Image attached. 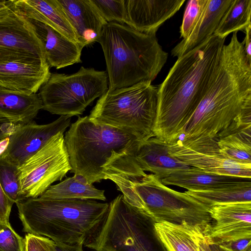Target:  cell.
Instances as JSON below:
<instances>
[{"mask_svg":"<svg viewBox=\"0 0 251 251\" xmlns=\"http://www.w3.org/2000/svg\"><path fill=\"white\" fill-rule=\"evenodd\" d=\"M225 41L213 34L177 58L158 86L155 137L169 143L183 130L211 83Z\"/></svg>","mask_w":251,"mask_h":251,"instance_id":"1","label":"cell"},{"mask_svg":"<svg viewBox=\"0 0 251 251\" xmlns=\"http://www.w3.org/2000/svg\"><path fill=\"white\" fill-rule=\"evenodd\" d=\"M251 102V63L233 32L223 47L211 83L183 131V140L216 139Z\"/></svg>","mask_w":251,"mask_h":251,"instance_id":"2","label":"cell"},{"mask_svg":"<svg viewBox=\"0 0 251 251\" xmlns=\"http://www.w3.org/2000/svg\"><path fill=\"white\" fill-rule=\"evenodd\" d=\"M104 179L114 182L126 202L156 222L196 226L208 235L212 224L209 208L185 192L175 191L152 174L121 165L105 169Z\"/></svg>","mask_w":251,"mask_h":251,"instance_id":"3","label":"cell"},{"mask_svg":"<svg viewBox=\"0 0 251 251\" xmlns=\"http://www.w3.org/2000/svg\"><path fill=\"white\" fill-rule=\"evenodd\" d=\"M23 230L55 243L85 245L105 219L110 203L93 200L29 198L16 203Z\"/></svg>","mask_w":251,"mask_h":251,"instance_id":"4","label":"cell"},{"mask_svg":"<svg viewBox=\"0 0 251 251\" xmlns=\"http://www.w3.org/2000/svg\"><path fill=\"white\" fill-rule=\"evenodd\" d=\"M98 42L104 53L110 90L151 82L168 56L156 35L141 33L124 24H106Z\"/></svg>","mask_w":251,"mask_h":251,"instance_id":"5","label":"cell"},{"mask_svg":"<svg viewBox=\"0 0 251 251\" xmlns=\"http://www.w3.org/2000/svg\"><path fill=\"white\" fill-rule=\"evenodd\" d=\"M70 172L93 184L104 180L105 166L115 154H121L143 142L133 134L98 124L86 116L78 117L64 135Z\"/></svg>","mask_w":251,"mask_h":251,"instance_id":"6","label":"cell"},{"mask_svg":"<svg viewBox=\"0 0 251 251\" xmlns=\"http://www.w3.org/2000/svg\"><path fill=\"white\" fill-rule=\"evenodd\" d=\"M144 81L116 90H108L97 100L89 118L98 124L131 133L142 141L154 137L158 87Z\"/></svg>","mask_w":251,"mask_h":251,"instance_id":"7","label":"cell"},{"mask_svg":"<svg viewBox=\"0 0 251 251\" xmlns=\"http://www.w3.org/2000/svg\"><path fill=\"white\" fill-rule=\"evenodd\" d=\"M103 223L84 246L95 251H168L156 222L119 195L110 202Z\"/></svg>","mask_w":251,"mask_h":251,"instance_id":"8","label":"cell"},{"mask_svg":"<svg viewBox=\"0 0 251 251\" xmlns=\"http://www.w3.org/2000/svg\"><path fill=\"white\" fill-rule=\"evenodd\" d=\"M108 89L106 72L82 66L72 75L51 73L38 95L43 109L52 114L72 117L82 114L88 105Z\"/></svg>","mask_w":251,"mask_h":251,"instance_id":"9","label":"cell"},{"mask_svg":"<svg viewBox=\"0 0 251 251\" xmlns=\"http://www.w3.org/2000/svg\"><path fill=\"white\" fill-rule=\"evenodd\" d=\"M71 169L64 132H60L19 167L23 200L40 197Z\"/></svg>","mask_w":251,"mask_h":251,"instance_id":"10","label":"cell"},{"mask_svg":"<svg viewBox=\"0 0 251 251\" xmlns=\"http://www.w3.org/2000/svg\"><path fill=\"white\" fill-rule=\"evenodd\" d=\"M13 61L47 63L40 41L14 3L0 13V63Z\"/></svg>","mask_w":251,"mask_h":251,"instance_id":"11","label":"cell"},{"mask_svg":"<svg viewBox=\"0 0 251 251\" xmlns=\"http://www.w3.org/2000/svg\"><path fill=\"white\" fill-rule=\"evenodd\" d=\"M168 144L169 153L190 167L210 173L251 178V165L225 158L220 152L216 139H175Z\"/></svg>","mask_w":251,"mask_h":251,"instance_id":"12","label":"cell"},{"mask_svg":"<svg viewBox=\"0 0 251 251\" xmlns=\"http://www.w3.org/2000/svg\"><path fill=\"white\" fill-rule=\"evenodd\" d=\"M71 117L60 116L54 121L38 125L33 121L18 125L9 136V142L3 157L20 167L39 151L53 136L64 132L70 126Z\"/></svg>","mask_w":251,"mask_h":251,"instance_id":"13","label":"cell"},{"mask_svg":"<svg viewBox=\"0 0 251 251\" xmlns=\"http://www.w3.org/2000/svg\"><path fill=\"white\" fill-rule=\"evenodd\" d=\"M209 213L212 224L208 235L213 243L251 237V202L214 205Z\"/></svg>","mask_w":251,"mask_h":251,"instance_id":"14","label":"cell"},{"mask_svg":"<svg viewBox=\"0 0 251 251\" xmlns=\"http://www.w3.org/2000/svg\"><path fill=\"white\" fill-rule=\"evenodd\" d=\"M185 0H125V23L142 33L156 35L160 26L177 12Z\"/></svg>","mask_w":251,"mask_h":251,"instance_id":"15","label":"cell"},{"mask_svg":"<svg viewBox=\"0 0 251 251\" xmlns=\"http://www.w3.org/2000/svg\"><path fill=\"white\" fill-rule=\"evenodd\" d=\"M142 171L150 172L159 179L189 168L190 166L172 156L168 144L154 136L123 153Z\"/></svg>","mask_w":251,"mask_h":251,"instance_id":"16","label":"cell"},{"mask_svg":"<svg viewBox=\"0 0 251 251\" xmlns=\"http://www.w3.org/2000/svg\"><path fill=\"white\" fill-rule=\"evenodd\" d=\"M22 16L40 41L50 67L59 69L81 62L82 49L77 43L45 23Z\"/></svg>","mask_w":251,"mask_h":251,"instance_id":"17","label":"cell"},{"mask_svg":"<svg viewBox=\"0 0 251 251\" xmlns=\"http://www.w3.org/2000/svg\"><path fill=\"white\" fill-rule=\"evenodd\" d=\"M74 29L77 44L82 49L98 42L107 24L90 0H57Z\"/></svg>","mask_w":251,"mask_h":251,"instance_id":"18","label":"cell"},{"mask_svg":"<svg viewBox=\"0 0 251 251\" xmlns=\"http://www.w3.org/2000/svg\"><path fill=\"white\" fill-rule=\"evenodd\" d=\"M50 74L48 63H0V88L35 94L48 80Z\"/></svg>","mask_w":251,"mask_h":251,"instance_id":"19","label":"cell"},{"mask_svg":"<svg viewBox=\"0 0 251 251\" xmlns=\"http://www.w3.org/2000/svg\"><path fill=\"white\" fill-rule=\"evenodd\" d=\"M221 154L233 162L251 165V117L241 113L216 138Z\"/></svg>","mask_w":251,"mask_h":251,"instance_id":"20","label":"cell"},{"mask_svg":"<svg viewBox=\"0 0 251 251\" xmlns=\"http://www.w3.org/2000/svg\"><path fill=\"white\" fill-rule=\"evenodd\" d=\"M154 227L168 251H212L209 235L196 226L161 222Z\"/></svg>","mask_w":251,"mask_h":251,"instance_id":"21","label":"cell"},{"mask_svg":"<svg viewBox=\"0 0 251 251\" xmlns=\"http://www.w3.org/2000/svg\"><path fill=\"white\" fill-rule=\"evenodd\" d=\"M19 14L45 23L77 43L76 34L57 0H14Z\"/></svg>","mask_w":251,"mask_h":251,"instance_id":"22","label":"cell"},{"mask_svg":"<svg viewBox=\"0 0 251 251\" xmlns=\"http://www.w3.org/2000/svg\"><path fill=\"white\" fill-rule=\"evenodd\" d=\"M233 0H208L202 15L190 35L172 49L171 55L178 58L210 38Z\"/></svg>","mask_w":251,"mask_h":251,"instance_id":"23","label":"cell"},{"mask_svg":"<svg viewBox=\"0 0 251 251\" xmlns=\"http://www.w3.org/2000/svg\"><path fill=\"white\" fill-rule=\"evenodd\" d=\"M41 109L43 105L38 94L0 88V116L15 124L33 122Z\"/></svg>","mask_w":251,"mask_h":251,"instance_id":"24","label":"cell"},{"mask_svg":"<svg viewBox=\"0 0 251 251\" xmlns=\"http://www.w3.org/2000/svg\"><path fill=\"white\" fill-rule=\"evenodd\" d=\"M164 185H172L188 190H204L227 185L251 181V178L223 175L206 172L190 167L175 172L161 179Z\"/></svg>","mask_w":251,"mask_h":251,"instance_id":"25","label":"cell"},{"mask_svg":"<svg viewBox=\"0 0 251 251\" xmlns=\"http://www.w3.org/2000/svg\"><path fill=\"white\" fill-rule=\"evenodd\" d=\"M40 197L52 200H98L104 201V191L75 175L51 185Z\"/></svg>","mask_w":251,"mask_h":251,"instance_id":"26","label":"cell"},{"mask_svg":"<svg viewBox=\"0 0 251 251\" xmlns=\"http://www.w3.org/2000/svg\"><path fill=\"white\" fill-rule=\"evenodd\" d=\"M185 192L209 208L232 202H251V181L204 190H188Z\"/></svg>","mask_w":251,"mask_h":251,"instance_id":"27","label":"cell"},{"mask_svg":"<svg viewBox=\"0 0 251 251\" xmlns=\"http://www.w3.org/2000/svg\"><path fill=\"white\" fill-rule=\"evenodd\" d=\"M251 0H233L213 34L221 38L231 33L245 31L251 25Z\"/></svg>","mask_w":251,"mask_h":251,"instance_id":"28","label":"cell"},{"mask_svg":"<svg viewBox=\"0 0 251 251\" xmlns=\"http://www.w3.org/2000/svg\"><path fill=\"white\" fill-rule=\"evenodd\" d=\"M0 184L6 196L14 203L23 201L21 194L19 167L1 155Z\"/></svg>","mask_w":251,"mask_h":251,"instance_id":"29","label":"cell"},{"mask_svg":"<svg viewBox=\"0 0 251 251\" xmlns=\"http://www.w3.org/2000/svg\"><path fill=\"white\" fill-rule=\"evenodd\" d=\"M208 0H190L186 3L182 24L180 37L185 39L193 30L203 14Z\"/></svg>","mask_w":251,"mask_h":251,"instance_id":"30","label":"cell"},{"mask_svg":"<svg viewBox=\"0 0 251 251\" xmlns=\"http://www.w3.org/2000/svg\"><path fill=\"white\" fill-rule=\"evenodd\" d=\"M106 22L125 23V0H90Z\"/></svg>","mask_w":251,"mask_h":251,"instance_id":"31","label":"cell"},{"mask_svg":"<svg viewBox=\"0 0 251 251\" xmlns=\"http://www.w3.org/2000/svg\"><path fill=\"white\" fill-rule=\"evenodd\" d=\"M0 251H25V240L10 224L0 222Z\"/></svg>","mask_w":251,"mask_h":251,"instance_id":"32","label":"cell"},{"mask_svg":"<svg viewBox=\"0 0 251 251\" xmlns=\"http://www.w3.org/2000/svg\"><path fill=\"white\" fill-rule=\"evenodd\" d=\"M14 203L6 196L0 184V222L9 224V216Z\"/></svg>","mask_w":251,"mask_h":251,"instance_id":"33","label":"cell"},{"mask_svg":"<svg viewBox=\"0 0 251 251\" xmlns=\"http://www.w3.org/2000/svg\"><path fill=\"white\" fill-rule=\"evenodd\" d=\"M47 237L27 233L25 237V251H44Z\"/></svg>","mask_w":251,"mask_h":251,"instance_id":"34","label":"cell"},{"mask_svg":"<svg viewBox=\"0 0 251 251\" xmlns=\"http://www.w3.org/2000/svg\"><path fill=\"white\" fill-rule=\"evenodd\" d=\"M228 251H251V237L217 244Z\"/></svg>","mask_w":251,"mask_h":251,"instance_id":"35","label":"cell"},{"mask_svg":"<svg viewBox=\"0 0 251 251\" xmlns=\"http://www.w3.org/2000/svg\"><path fill=\"white\" fill-rule=\"evenodd\" d=\"M18 125L0 116V140L9 136L15 130Z\"/></svg>","mask_w":251,"mask_h":251,"instance_id":"36","label":"cell"},{"mask_svg":"<svg viewBox=\"0 0 251 251\" xmlns=\"http://www.w3.org/2000/svg\"><path fill=\"white\" fill-rule=\"evenodd\" d=\"M82 244L69 245L61 243H55L50 240L49 248L50 251H84Z\"/></svg>","mask_w":251,"mask_h":251,"instance_id":"37","label":"cell"},{"mask_svg":"<svg viewBox=\"0 0 251 251\" xmlns=\"http://www.w3.org/2000/svg\"><path fill=\"white\" fill-rule=\"evenodd\" d=\"M244 31L245 37L242 42L244 52L246 58L251 63V25L246 27Z\"/></svg>","mask_w":251,"mask_h":251,"instance_id":"38","label":"cell"},{"mask_svg":"<svg viewBox=\"0 0 251 251\" xmlns=\"http://www.w3.org/2000/svg\"><path fill=\"white\" fill-rule=\"evenodd\" d=\"M14 5V0H0V13L6 11L12 7Z\"/></svg>","mask_w":251,"mask_h":251,"instance_id":"39","label":"cell"},{"mask_svg":"<svg viewBox=\"0 0 251 251\" xmlns=\"http://www.w3.org/2000/svg\"><path fill=\"white\" fill-rule=\"evenodd\" d=\"M9 137H6L0 140V156L5 151L8 146L9 142Z\"/></svg>","mask_w":251,"mask_h":251,"instance_id":"40","label":"cell"},{"mask_svg":"<svg viewBox=\"0 0 251 251\" xmlns=\"http://www.w3.org/2000/svg\"><path fill=\"white\" fill-rule=\"evenodd\" d=\"M211 248L212 251H228L220 245L213 243L211 245Z\"/></svg>","mask_w":251,"mask_h":251,"instance_id":"41","label":"cell"},{"mask_svg":"<svg viewBox=\"0 0 251 251\" xmlns=\"http://www.w3.org/2000/svg\"><path fill=\"white\" fill-rule=\"evenodd\" d=\"M50 240V239L49 238H47V241H46V247H45L44 251H50V248H49Z\"/></svg>","mask_w":251,"mask_h":251,"instance_id":"42","label":"cell"}]
</instances>
